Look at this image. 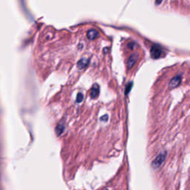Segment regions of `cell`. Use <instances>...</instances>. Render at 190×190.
<instances>
[{"mask_svg": "<svg viewBox=\"0 0 190 190\" xmlns=\"http://www.w3.org/2000/svg\"><path fill=\"white\" fill-rule=\"evenodd\" d=\"M65 130V125L63 122H60V123H59L58 125L56 127V133L57 135H60L63 132H64Z\"/></svg>", "mask_w": 190, "mask_h": 190, "instance_id": "cell-7", "label": "cell"}, {"mask_svg": "<svg viewBox=\"0 0 190 190\" xmlns=\"http://www.w3.org/2000/svg\"><path fill=\"white\" fill-rule=\"evenodd\" d=\"M87 36L88 38L89 39V40H95L98 36V31L97 30H90L89 32L87 33Z\"/></svg>", "mask_w": 190, "mask_h": 190, "instance_id": "cell-6", "label": "cell"}, {"mask_svg": "<svg viewBox=\"0 0 190 190\" xmlns=\"http://www.w3.org/2000/svg\"><path fill=\"white\" fill-rule=\"evenodd\" d=\"M150 53H151V57H152L153 59H158L162 56L163 52L160 48V47L155 46H152V48H151Z\"/></svg>", "mask_w": 190, "mask_h": 190, "instance_id": "cell-2", "label": "cell"}, {"mask_svg": "<svg viewBox=\"0 0 190 190\" xmlns=\"http://www.w3.org/2000/svg\"><path fill=\"white\" fill-rule=\"evenodd\" d=\"M132 83H130L129 84H128V85H127V88H126V94H128V91H129L130 89H132Z\"/></svg>", "mask_w": 190, "mask_h": 190, "instance_id": "cell-10", "label": "cell"}, {"mask_svg": "<svg viewBox=\"0 0 190 190\" xmlns=\"http://www.w3.org/2000/svg\"><path fill=\"white\" fill-rule=\"evenodd\" d=\"M107 119H108V116L107 115H104V117L100 118L101 120H107Z\"/></svg>", "mask_w": 190, "mask_h": 190, "instance_id": "cell-11", "label": "cell"}, {"mask_svg": "<svg viewBox=\"0 0 190 190\" xmlns=\"http://www.w3.org/2000/svg\"><path fill=\"white\" fill-rule=\"evenodd\" d=\"M181 76H180V75L175 76L171 79L170 82H169V89H175V88H177L180 84H181Z\"/></svg>", "mask_w": 190, "mask_h": 190, "instance_id": "cell-3", "label": "cell"}, {"mask_svg": "<svg viewBox=\"0 0 190 190\" xmlns=\"http://www.w3.org/2000/svg\"><path fill=\"white\" fill-rule=\"evenodd\" d=\"M136 60H137V56H136V55H134V54L132 55V56H131V57L129 58V60H128V68H131L132 66H133V65H134V63H135V62H136Z\"/></svg>", "mask_w": 190, "mask_h": 190, "instance_id": "cell-8", "label": "cell"}, {"mask_svg": "<svg viewBox=\"0 0 190 190\" xmlns=\"http://www.w3.org/2000/svg\"><path fill=\"white\" fill-rule=\"evenodd\" d=\"M167 153L166 152H161L160 155H158L157 156V158L152 161V166L154 169H158L161 166V165L163 164V163L166 160Z\"/></svg>", "mask_w": 190, "mask_h": 190, "instance_id": "cell-1", "label": "cell"}, {"mask_svg": "<svg viewBox=\"0 0 190 190\" xmlns=\"http://www.w3.org/2000/svg\"><path fill=\"white\" fill-rule=\"evenodd\" d=\"M99 91H100V87L97 84H95L93 85V87L91 88V91H90V96L92 99L97 98L99 95Z\"/></svg>", "mask_w": 190, "mask_h": 190, "instance_id": "cell-4", "label": "cell"}, {"mask_svg": "<svg viewBox=\"0 0 190 190\" xmlns=\"http://www.w3.org/2000/svg\"><path fill=\"white\" fill-rule=\"evenodd\" d=\"M83 100V95L82 93H79L77 96V102L78 103H80Z\"/></svg>", "mask_w": 190, "mask_h": 190, "instance_id": "cell-9", "label": "cell"}, {"mask_svg": "<svg viewBox=\"0 0 190 190\" xmlns=\"http://www.w3.org/2000/svg\"><path fill=\"white\" fill-rule=\"evenodd\" d=\"M89 60L88 59H81L80 60L77 62V67L79 69H83L87 66L89 64Z\"/></svg>", "mask_w": 190, "mask_h": 190, "instance_id": "cell-5", "label": "cell"}, {"mask_svg": "<svg viewBox=\"0 0 190 190\" xmlns=\"http://www.w3.org/2000/svg\"><path fill=\"white\" fill-rule=\"evenodd\" d=\"M162 1L163 0H156V2H155V4H156V5H160V4L162 3Z\"/></svg>", "mask_w": 190, "mask_h": 190, "instance_id": "cell-12", "label": "cell"}]
</instances>
